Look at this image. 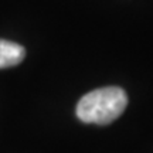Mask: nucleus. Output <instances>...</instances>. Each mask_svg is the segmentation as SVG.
<instances>
[{
	"mask_svg": "<svg viewBox=\"0 0 153 153\" xmlns=\"http://www.w3.org/2000/svg\"><path fill=\"white\" fill-rule=\"evenodd\" d=\"M128 95L119 87H105L85 94L76 105V116L85 123L109 125L123 114Z\"/></svg>",
	"mask_w": 153,
	"mask_h": 153,
	"instance_id": "1",
	"label": "nucleus"
},
{
	"mask_svg": "<svg viewBox=\"0 0 153 153\" xmlns=\"http://www.w3.org/2000/svg\"><path fill=\"white\" fill-rule=\"evenodd\" d=\"M26 57L23 45L9 40L0 38V68H10L19 65Z\"/></svg>",
	"mask_w": 153,
	"mask_h": 153,
	"instance_id": "2",
	"label": "nucleus"
}]
</instances>
